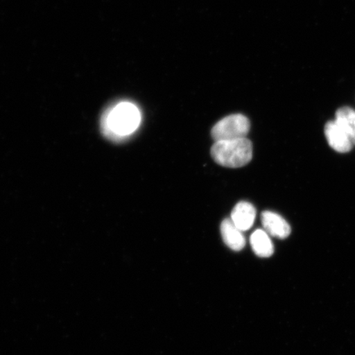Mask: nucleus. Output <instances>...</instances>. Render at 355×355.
<instances>
[{"mask_svg": "<svg viewBox=\"0 0 355 355\" xmlns=\"http://www.w3.org/2000/svg\"><path fill=\"white\" fill-rule=\"evenodd\" d=\"M141 121L139 107L132 102L121 101L105 111L101 119V130L108 139L121 141L135 133Z\"/></svg>", "mask_w": 355, "mask_h": 355, "instance_id": "nucleus-1", "label": "nucleus"}, {"mask_svg": "<svg viewBox=\"0 0 355 355\" xmlns=\"http://www.w3.org/2000/svg\"><path fill=\"white\" fill-rule=\"evenodd\" d=\"M211 154L218 165L228 168L246 166L252 158V145L250 140L218 141L212 146Z\"/></svg>", "mask_w": 355, "mask_h": 355, "instance_id": "nucleus-2", "label": "nucleus"}, {"mask_svg": "<svg viewBox=\"0 0 355 355\" xmlns=\"http://www.w3.org/2000/svg\"><path fill=\"white\" fill-rule=\"evenodd\" d=\"M250 130V122L243 114H232L222 119L211 130L216 141L246 139Z\"/></svg>", "mask_w": 355, "mask_h": 355, "instance_id": "nucleus-3", "label": "nucleus"}, {"mask_svg": "<svg viewBox=\"0 0 355 355\" xmlns=\"http://www.w3.org/2000/svg\"><path fill=\"white\" fill-rule=\"evenodd\" d=\"M324 131H325L328 144L336 152L346 153L352 149L354 144L352 139L336 121L327 123Z\"/></svg>", "mask_w": 355, "mask_h": 355, "instance_id": "nucleus-4", "label": "nucleus"}, {"mask_svg": "<svg viewBox=\"0 0 355 355\" xmlns=\"http://www.w3.org/2000/svg\"><path fill=\"white\" fill-rule=\"evenodd\" d=\"M261 224L264 230L270 236L277 239H286L291 233L288 222L277 213L266 211L261 213Z\"/></svg>", "mask_w": 355, "mask_h": 355, "instance_id": "nucleus-5", "label": "nucleus"}, {"mask_svg": "<svg viewBox=\"0 0 355 355\" xmlns=\"http://www.w3.org/2000/svg\"><path fill=\"white\" fill-rule=\"evenodd\" d=\"M256 209L251 203L241 202L234 207L230 219L241 232H247L254 224Z\"/></svg>", "mask_w": 355, "mask_h": 355, "instance_id": "nucleus-6", "label": "nucleus"}, {"mask_svg": "<svg viewBox=\"0 0 355 355\" xmlns=\"http://www.w3.org/2000/svg\"><path fill=\"white\" fill-rule=\"evenodd\" d=\"M220 233L223 241L230 250L241 251L245 247V237L243 232L236 227L232 219H225L220 225Z\"/></svg>", "mask_w": 355, "mask_h": 355, "instance_id": "nucleus-7", "label": "nucleus"}, {"mask_svg": "<svg viewBox=\"0 0 355 355\" xmlns=\"http://www.w3.org/2000/svg\"><path fill=\"white\" fill-rule=\"evenodd\" d=\"M251 246L256 255L269 257L273 254L274 246L269 234L263 230H257L250 238Z\"/></svg>", "mask_w": 355, "mask_h": 355, "instance_id": "nucleus-8", "label": "nucleus"}, {"mask_svg": "<svg viewBox=\"0 0 355 355\" xmlns=\"http://www.w3.org/2000/svg\"><path fill=\"white\" fill-rule=\"evenodd\" d=\"M336 121L347 133L355 145V110L345 106L336 111Z\"/></svg>", "mask_w": 355, "mask_h": 355, "instance_id": "nucleus-9", "label": "nucleus"}]
</instances>
